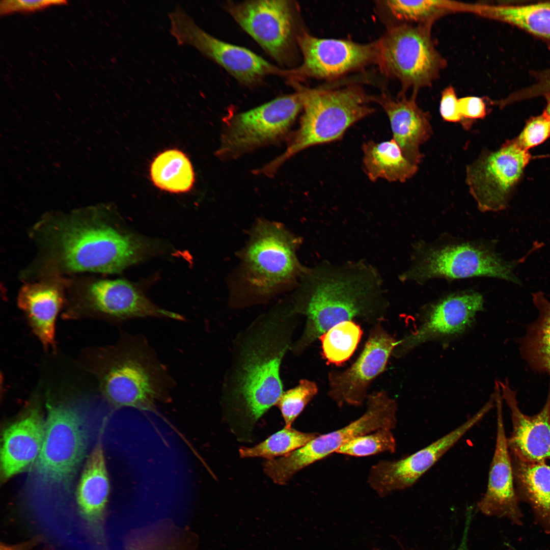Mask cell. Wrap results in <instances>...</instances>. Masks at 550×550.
I'll return each instance as SVG.
<instances>
[{
	"label": "cell",
	"instance_id": "obj_19",
	"mask_svg": "<svg viewBox=\"0 0 550 550\" xmlns=\"http://www.w3.org/2000/svg\"><path fill=\"white\" fill-rule=\"evenodd\" d=\"M482 296L470 292L451 295L429 309L419 327L399 340L392 355L403 356L418 345L434 339L463 333L483 308Z\"/></svg>",
	"mask_w": 550,
	"mask_h": 550
},
{
	"label": "cell",
	"instance_id": "obj_46",
	"mask_svg": "<svg viewBox=\"0 0 550 550\" xmlns=\"http://www.w3.org/2000/svg\"><path fill=\"white\" fill-rule=\"evenodd\" d=\"M376 550H380V549H376Z\"/></svg>",
	"mask_w": 550,
	"mask_h": 550
},
{
	"label": "cell",
	"instance_id": "obj_10",
	"mask_svg": "<svg viewBox=\"0 0 550 550\" xmlns=\"http://www.w3.org/2000/svg\"><path fill=\"white\" fill-rule=\"evenodd\" d=\"M533 158L514 138L506 140L496 150L483 151L468 164L465 183L479 210L496 212L506 208Z\"/></svg>",
	"mask_w": 550,
	"mask_h": 550
},
{
	"label": "cell",
	"instance_id": "obj_4",
	"mask_svg": "<svg viewBox=\"0 0 550 550\" xmlns=\"http://www.w3.org/2000/svg\"><path fill=\"white\" fill-rule=\"evenodd\" d=\"M107 354L100 386L109 403L156 414V403L167 399L171 381L147 344L126 336Z\"/></svg>",
	"mask_w": 550,
	"mask_h": 550
},
{
	"label": "cell",
	"instance_id": "obj_8",
	"mask_svg": "<svg viewBox=\"0 0 550 550\" xmlns=\"http://www.w3.org/2000/svg\"><path fill=\"white\" fill-rule=\"evenodd\" d=\"M41 449L34 463V476L40 486H68L87 449L88 433L81 415L63 405L47 404Z\"/></svg>",
	"mask_w": 550,
	"mask_h": 550
},
{
	"label": "cell",
	"instance_id": "obj_16",
	"mask_svg": "<svg viewBox=\"0 0 550 550\" xmlns=\"http://www.w3.org/2000/svg\"><path fill=\"white\" fill-rule=\"evenodd\" d=\"M398 343L381 322L375 323L355 362L344 371L329 372V397L339 407L344 404L361 406L367 399L369 386L384 371Z\"/></svg>",
	"mask_w": 550,
	"mask_h": 550
},
{
	"label": "cell",
	"instance_id": "obj_31",
	"mask_svg": "<svg viewBox=\"0 0 550 550\" xmlns=\"http://www.w3.org/2000/svg\"><path fill=\"white\" fill-rule=\"evenodd\" d=\"M319 435L316 432H303L285 427L253 447L240 448L239 453L242 458L262 457L271 460L304 446Z\"/></svg>",
	"mask_w": 550,
	"mask_h": 550
},
{
	"label": "cell",
	"instance_id": "obj_23",
	"mask_svg": "<svg viewBox=\"0 0 550 550\" xmlns=\"http://www.w3.org/2000/svg\"><path fill=\"white\" fill-rule=\"evenodd\" d=\"M386 113L390 124L392 139L398 144L404 156L418 166L423 154L420 147L433 134L429 115L417 105L415 96L403 95L394 99L386 94L372 96Z\"/></svg>",
	"mask_w": 550,
	"mask_h": 550
},
{
	"label": "cell",
	"instance_id": "obj_35",
	"mask_svg": "<svg viewBox=\"0 0 550 550\" xmlns=\"http://www.w3.org/2000/svg\"><path fill=\"white\" fill-rule=\"evenodd\" d=\"M317 384L308 379H301L295 387L283 392L276 405L280 409L285 427L292 423L308 403L317 394Z\"/></svg>",
	"mask_w": 550,
	"mask_h": 550
},
{
	"label": "cell",
	"instance_id": "obj_38",
	"mask_svg": "<svg viewBox=\"0 0 550 550\" xmlns=\"http://www.w3.org/2000/svg\"><path fill=\"white\" fill-rule=\"evenodd\" d=\"M66 3L65 1H22V0H4L0 4L1 14H7L15 12L34 11L47 7L52 5H63Z\"/></svg>",
	"mask_w": 550,
	"mask_h": 550
},
{
	"label": "cell",
	"instance_id": "obj_6",
	"mask_svg": "<svg viewBox=\"0 0 550 550\" xmlns=\"http://www.w3.org/2000/svg\"><path fill=\"white\" fill-rule=\"evenodd\" d=\"M366 404L364 414L347 425L319 435L285 456L266 461L263 464L265 475L276 484L285 485L298 471L336 452L352 439L380 429L396 428L397 403L386 391L368 395Z\"/></svg>",
	"mask_w": 550,
	"mask_h": 550
},
{
	"label": "cell",
	"instance_id": "obj_15",
	"mask_svg": "<svg viewBox=\"0 0 550 550\" xmlns=\"http://www.w3.org/2000/svg\"><path fill=\"white\" fill-rule=\"evenodd\" d=\"M235 21L272 58L287 64L293 58L297 32L296 13L288 1L260 0L227 4Z\"/></svg>",
	"mask_w": 550,
	"mask_h": 550
},
{
	"label": "cell",
	"instance_id": "obj_41",
	"mask_svg": "<svg viewBox=\"0 0 550 550\" xmlns=\"http://www.w3.org/2000/svg\"><path fill=\"white\" fill-rule=\"evenodd\" d=\"M546 101L545 108L543 112L550 118V94L544 96Z\"/></svg>",
	"mask_w": 550,
	"mask_h": 550
},
{
	"label": "cell",
	"instance_id": "obj_17",
	"mask_svg": "<svg viewBox=\"0 0 550 550\" xmlns=\"http://www.w3.org/2000/svg\"><path fill=\"white\" fill-rule=\"evenodd\" d=\"M297 44L303 61L294 69L296 80L334 79L375 61V41L361 44L348 40L317 38L301 32L297 37Z\"/></svg>",
	"mask_w": 550,
	"mask_h": 550
},
{
	"label": "cell",
	"instance_id": "obj_45",
	"mask_svg": "<svg viewBox=\"0 0 550 550\" xmlns=\"http://www.w3.org/2000/svg\"><path fill=\"white\" fill-rule=\"evenodd\" d=\"M550 157V155H543L542 156H539L538 157L542 158V157Z\"/></svg>",
	"mask_w": 550,
	"mask_h": 550
},
{
	"label": "cell",
	"instance_id": "obj_37",
	"mask_svg": "<svg viewBox=\"0 0 550 550\" xmlns=\"http://www.w3.org/2000/svg\"><path fill=\"white\" fill-rule=\"evenodd\" d=\"M458 108L462 117L460 123L465 130H469L476 119L484 118L487 114L485 102L481 98L466 96L458 99Z\"/></svg>",
	"mask_w": 550,
	"mask_h": 550
},
{
	"label": "cell",
	"instance_id": "obj_25",
	"mask_svg": "<svg viewBox=\"0 0 550 550\" xmlns=\"http://www.w3.org/2000/svg\"><path fill=\"white\" fill-rule=\"evenodd\" d=\"M518 499L531 507L534 522L550 535V466L510 455Z\"/></svg>",
	"mask_w": 550,
	"mask_h": 550
},
{
	"label": "cell",
	"instance_id": "obj_26",
	"mask_svg": "<svg viewBox=\"0 0 550 550\" xmlns=\"http://www.w3.org/2000/svg\"><path fill=\"white\" fill-rule=\"evenodd\" d=\"M17 301L44 347L54 346L56 321L62 302L59 290L48 284H28L20 290Z\"/></svg>",
	"mask_w": 550,
	"mask_h": 550
},
{
	"label": "cell",
	"instance_id": "obj_7",
	"mask_svg": "<svg viewBox=\"0 0 550 550\" xmlns=\"http://www.w3.org/2000/svg\"><path fill=\"white\" fill-rule=\"evenodd\" d=\"M430 24H398L375 41L377 64L386 76L416 91L430 85L445 65L430 33Z\"/></svg>",
	"mask_w": 550,
	"mask_h": 550
},
{
	"label": "cell",
	"instance_id": "obj_14",
	"mask_svg": "<svg viewBox=\"0 0 550 550\" xmlns=\"http://www.w3.org/2000/svg\"><path fill=\"white\" fill-rule=\"evenodd\" d=\"M495 407L490 397L462 424L416 452L395 460H380L371 466L367 483L380 497L411 487Z\"/></svg>",
	"mask_w": 550,
	"mask_h": 550
},
{
	"label": "cell",
	"instance_id": "obj_36",
	"mask_svg": "<svg viewBox=\"0 0 550 550\" xmlns=\"http://www.w3.org/2000/svg\"><path fill=\"white\" fill-rule=\"evenodd\" d=\"M550 137V118L542 114L530 118L520 132L515 137L518 144L529 150L544 142Z\"/></svg>",
	"mask_w": 550,
	"mask_h": 550
},
{
	"label": "cell",
	"instance_id": "obj_40",
	"mask_svg": "<svg viewBox=\"0 0 550 550\" xmlns=\"http://www.w3.org/2000/svg\"><path fill=\"white\" fill-rule=\"evenodd\" d=\"M40 536H35L16 544H8L1 542L0 550H32L41 541Z\"/></svg>",
	"mask_w": 550,
	"mask_h": 550
},
{
	"label": "cell",
	"instance_id": "obj_28",
	"mask_svg": "<svg viewBox=\"0 0 550 550\" xmlns=\"http://www.w3.org/2000/svg\"><path fill=\"white\" fill-rule=\"evenodd\" d=\"M532 299L538 315L527 326L519 342V350L532 370L550 377V300L540 291L532 294Z\"/></svg>",
	"mask_w": 550,
	"mask_h": 550
},
{
	"label": "cell",
	"instance_id": "obj_21",
	"mask_svg": "<svg viewBox=\"0 0 550 550\" xmlns=\"http://www.w3.org/2000/svg\"><path fill=\"white\" fill-rule=\"evenodd\" d=\"M101 430L79 480L76 502L78 513L96 544L105 546L104 524L110 491Z\"/></svg>",
	"mask_w": 550,
	"mask_h": 550
},
{
	"label": "cell",
	"instance_id": "obj_18",
	"mask_svg": "<svg viewBox=\"0 0 550 550\" xmlns=\"http://www.w3.org/2000/svg\"><path fill=\"white\" fill-rule=\"evenodd\" d=\"M497 408V432L494 450L490 464L487 488L477 506L483 514L506 518L517 526L523 525L515 487L513 471L503 415L501 390H494Z\"/></svg>",
	"mask_w": 550,
	"mask_h": 550
},
{
	"label": "cell",
	"instance_id": "obj_11",
	"mask_svg": "<svg viewBox=\"0 0 550 550\" xmlns=\"http://www.w3.org/2000/svg\"><path fill=\"white\" fill-rule=\"evenodd\" d=\"M298 88L296 93L233 116L222 134L218 155L236 157L286 134L304 108L305 93L301 87Z\"/></svg>",
	"mask_w": 550,
	"mask_h": 550
},
{
	"label": "cell",
	"instance_id": "obj_12",
	"mask_svg": "<svg viewBox=\"0 0 550 550\" xmlns=\"http://www.w3.org/2000/svg\"><path fill=\"white\" fill-rule=\"evenodd\" d=\"M298 241L277 224L256 225L243 258L245 277L253 288L268 294L304 272L296 254Z\"/></svg>",
	"mask_w": 550,
	"mask_h": 550
},
{
	"label": "cell",
	"instance_id": "obj_30",
	"mask_svg": "<svg viewBox=\"0 0 550 550\" xmlns=\"http://www.w3.org/2000/svg\"><path fill=\"white\" fill-rule=\"evenodd\" d=\"M150 175L156 187L172 193L190 190L195 180L189 158L176 149L165 150L156 156L150 165Z\"/></svg>",
	"mask_w": 550,
	"mask_h": 550
},
{
	"label": "cell",
	"instance_id": "obj_9",
	"mask_svg": "<svg viewBox=\"0 0 550 550\" xmlns=\"http://www.w3.org/2000/svg\"><path fill=\"white\" fill-rule=\"evenodd\" d=\"M513 262L505 261L492 249L463 243L427 248L419 253L412 266L400 276L402 281L419 283L443 278L450 279L475 277L497 278L519 283L513 270Z\"/></svg>",
	"mask_w": 550,
	"mask_h": 550
},
{
	"label": "cell",
	"instance_id": "obj_13",
	"mask_svg": "<svg viewBox=\"0 0 550 550\" xmlns=\"http://www.w3.org/2000/svg\"><path fill=\"white\" fill-rule=\"evenodd\" d=\"M170 32L179 45H190L241 82L252 85L268 75L293 80L294 70L280 68L244 47L219 40L200 28L180 6L169 13Z\"/></svg>",
	"mask_w": 550,
	"mask_h": 550
},
{
	"label": "cell",
	"instance_id": "obj_39",
	"mask_svg": "<svg viewBox=\"0 0 550 550\" xmlns=\"http://www.w3.org/2000/svg\"><path fill=\"white\" fill-rule=\"evenodd\" d=\"M439 112L445 121L461 123L462 117L458 108V99L453 87L449 86L442 92Z\"/></svg>",
	"mask_w": 550,
	"mask_h": 550
},
{
	"label": "cell",
	"instance_id": "obj_34",
	"mask_svg": "<svg viewBox=\"0 0 550 550\" xmlns=\"http://www.w3.org/2000/svg\"><path fill=\"white\" fill-rule=\"evenodd\" d=\"M383 3L396 18L424 23H431L447 8L444 2L439 1L390 0Z\"/></svg>",
	"mask_w": 550,
	"mask_h": 550
},
{
	"label": "cell",
	"instance_id": "obj_1",
	"mask_svg": "<svg viewBox=\"0 0 550 550\" xmlns=\"http://www.w3.org/2000/svg\"><path fill=\"white\" fill-rule=\"evenodd\" d=\"M303 277L293 310L305 315L306 323L301 336L291 347L296 353L340 322L360 319L375 324L386 315L388 301L382 279L366 261L340 265L325 261L305 270Z\"/></svg>",
	"mask_w": 550,
	"mask_h": 550
},
{
	"label": "cell",
	"instance_id": "obj_24",
	"mask_svg": "<svg viewBox=\"0 0 550 550\" xmlns=\"http://www.w3.org/2000/svg\"><path fill=\"white\" fill-rule=\"evenodd\" d=\"M90 299L95 310L116 319L155 317L183 320L181 315L153 304L133 285L123 280L95 283L90 289Z\"/></svg>",
	"mask_w": 550,
	"mask_h": 550
},
{
	"label": "cell",
	"instance_id": "obj_44",
	"mask_svg": "<svg viewBox=\"0 0 550 550\" xmlns=\"http://www.w3.org/2000/svg\"><path fill=\"white\" fill-rule=\"evenodd\" d=\"M42 550H55L50 546H45Z\"/></svg>",
	"mask_w": 550,
	"mask_h": 550
},
{
	"label": "cell",
	"instance_id": "obj_42",
	"mask_svg": "<svg viewBox=\"0 0 550 550\" xmlns=\"http://www.w3.org/2000/svg\"><path fill=\"white\" fill-rule=\"evenodd\" d=\"M547 78L548 82L550 86V67L548 68L547 72Z\"/></svg>",
	"mask_w": 550,
	"mask_h": 550
},
{
	"label": "cell",
	"instance_id": "obj_43",
	"mask_svg": "<svg viewBox=\"0 0 550 550\" xmlns=\"http://www.w3.org/2000/svg\"><path fill=\"white\" fill-rule=\"evenodd\" d=\"M128 550H150V549H149V548H143V549L141 548H131L130 549H129Z\"/></svg>",
	"mask_w": 550,
	"mask_h": 550
},
{
	"label": "cell",
	"instance_id": "obj_29",
	"mask_svg": "<svg viewBox=\"0 0 550 550\" xmlns=\"http://www.w3.org/2000/svg\"><path fill=\"white\" fill-rule=\"evenodd\" d=\"M488 17L515 26L541 39L550 49V1L486 5Z\"/></svg>",
	"mask_w": 550,
	"mask_h": 550
},
{
	"label": "cell",
	"instance_id": "obj_3",
	"mask_svg": "<svg viewBox=\"0 0 550 550\" xmlns=\"http://www.w3.org/2000/svg\"><path fill=\"white\" fill-rule=\"evenodd\" d=\"M303 114L286 151L260 170L271 176L287 159L309 147L339 141L353 125L373 114L372 96L359 86L307 89Z\"/></svg>",
	"mask_w": 550,
	"mask_h": 550
},
{
	"label": "cell",
	"instance_id": "obj_5",
	"mask_svg": "<svg viewBox=\"0 0 550 550\" xmlns=\"http://www.w3.org/2000/svg\"><path fill=\"white\" fill-rule=\"evenodd\" d=\"M62 265L73 271L116 273L141 260L144 243L105 224L75 222L54 236Z\"/></svg>",
	"mask_w": 550,
	"mask_h": 550
},
{
	"label": "cell",
	"instance_id": "obj_2",
	"mask_svg": "<svg viewBox=\"0 0 550 550\" xmlns=\"http://www.w3.org/2000/svg\"><path fill=\"white\" fill-rule=\"evenodd\" d=\"M293 315L290 311L262 319L247 331L238 345L225 384L226 396L252 423L276 405L283 393L280 367L291 347Z\"/></svg>",
	"mask_w": 550,
	"mask_h": 550
},
{
	"label": "cell",
	"instance_id": "obj_22",
	"mask_svg": "<svg viewBox=\"0 0 550 550\" xmlns=\"http://www.w3.org/2000/svg\"><path fill=\"white\" fill-rule=\"evenodd\" d=\"M45 422L33 403L4 431L1 455V481L6 482L34 464L39 455Z\"/></svg>",
	"mask_w": 550,
	"mask_h": 550
},
{
	"label": "cell",
	"instance_id": "obj_32",
	"mask_svg": "<svg viewBox=\"0 0 550 550\" xmlns=\"http://www.w3.org/2000/svg\"><path fill=\"white\" fill-rule=\"evenodd\" d=\"M362 334L361 327L352 321L334 325L319 338L323 357L329 364L342 365L352 355Z\"/></svg>",
	"mask_w": 550,
	"mask_h": 550
},
{
	"label": "cell",
	"instance_id": "obj_20",
	"mask_svg": "<svg viewBox=\"0 0 550 550\" xmlns=\"http://www.w3.org/2000/svg\"><path fill=\"white\" fill-rule=\"evenodd\" d=\"M498 382L502 398L510 411L512 429L510 437H507L510 455L528 461L550 460V377L545 403L532 416L521 411L516 392L508 379Z\"/></svg>",
	"mask_w": 550,
	"mask_h": 550
},
{
	"label": "cell",
	"instance_id": "obj_27",
	"mask_svg": "<svg viewBox=\"0 0 550 550\" xmlns=\"http://www.w3.org/2000/svg\"><path fill=\"white\" fill-rule=\"evenodd\" d=\"M362 151L363 169L372 182L384 179L404 182L418 171V166L404 156L393 139L380 142L367 141L363 144Z\"/></svg>",
	"mask_w": 550,
	"mask_h": 550
},
{
	"label": "cell",
	"instance_id": "obj_33",
	"mask_svg": "<svg viewBox=\"0 0 550 550\" xmlns=\"http://www.w3.org/2000/svg\"><path fill=\"white\" fill-rule=\"evenodd\" d=\"M392 431L388 428L380 429L356 437L336 452L355 457L368 456L384 452L395 453L397 444Z\"/></svg>",
	"mask_w": 550,
	"mask_h": 550
}]
</instances>
